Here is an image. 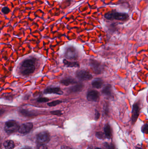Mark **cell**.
I'll use <instances>...</instances> for the list:
<instances>
[{
  "label": "cell",
  "instance_id": "cell-1",
  "mask_svg": "<svg viewBox=\"0 0 148 149\" xmlns=\"http://www.w3.org/2000/svg\"><path fill=\"white\" fill-rule=\"evenodd\" d=\"M35 70V62L32 59H27L22 63L20 71L24 75L32 74Z\"/></svg>",
  "mask_w": 148,
  "mask_h": 149
},
{
  "label": "cell",
  "instance_id": "cell-2",
  "mask_svg": "<svg viewBox=\"0 0 148 149\" xmlns=\"http://www.w3.org/2000/svg\"><path fill=\"white\" fill-rule=\"evenodd\" d=\"M105 18L109 20H117L119 21L126 20L129 18V15L126 13L117 12H109L105 15Z\"/></svg>",
  "mask_w": 148,
  "mask_h": 149
},
{
  "label": "cell",
  "instance_id": "cell-3",
  "mask_svg": "<svg viewBox=\"0 0 148 149\" xmlns=\"http://www.w3.org/2000/svg\"><path fill=\"white\" fill-rule=\"evenodd\" d=\"M89 65L95 74H100L103 73V66L100 62L95 59H90Z\"/></svg>",
  "mask_w": 148,
  "mask_h": 149
},
{
  "label": "cell",
  "instance_id": "cell-4",
  "mask_svg": "<svg viewBox=\"0 0 148 149\" xmlns=\"http://www.w3.org/2000/svg\"><path fill=\"white\" fill-rule=\"evenodd\" d=\"M65 56L67 59L76 60L78 59V53L74 47H68L66 49Z\"/></svg>",
  "mask_w": 148,
  "mask_h": 149
},
{
  "label": "cell",
  "instance_id": "cell-5",
  "mask_svg": "<svg viewBox=\"0 0 148 149\" xmlns=\"http://www.w3.org/2000/svg\"><path fill=\"white\" fill-rule=\"evenodd\" d=\"M19 126L17 122L15 120H9L6 122L4 129L8 133H12L18 130Z\"/></svg>",
  "mask_w": 148,
  "mask_h": 149
},
{
  "label": "cell",
  "instance_id": "cell-6",
  "mask_svg": "<svg viewBox=\"0 0 148 149\" xmlns=\"http://www.w3.org/2000/svg\"><path fill=\"white\" fill-rule=\"evenodd\" d=\"M76 77L80 81H88L92 79V75L87 71L85 70H80L76 73Z\"/></svg>",
  "mask_w": 148,
  "mask_h": 149
},
{
  "label": "cell",
  "instance_id": "cell-7",
  "mask_svg": "<svg viewBox=\"0 0 148 149\" xmlns=\"http://www.w3.org/2000/svg\"><path fill=\"white\" fill-rule=\"evenodd\" d=\"M37 142L39 144H44L49 141V134L46 132H42L39 133L37 137Z\"/></svg>",
  "mask_w": 148,
  "mask_h": 149
},
{
  "label": "cell",
  "instance_id": "cell-8",
  "mask_svg": "<svg viewBox=\"0 0 148 149\" xmlns=\"http://www.w3.org/2000/svg\"><path fill=\"white\" fill-rule=\"evenodd\" d=\"M87 98L89 101L97 102L100 99V93L96 90H89L87 94Z\"/></svg>",
  "mask_w": 148,
  "mask_h": 149
},
{
  "label": "cell",
  "instance_id": "cell-9",
  "mask_svg": "<svg viewBox=\"0 0 148 149\" xmlns=\"http://www.w3.org/2000/svg\"><path fill=\"white\" fill-rule=\"evenodd\" d=\"M33 127V124L32 122H27L23 124L21 126H20L18 131L22 134H26L28 133L32 129Z\"/></svg>",
  "mask_w": 148,
  "mask_h": 149
},
{
  "label": "cell",
  "instance_id": "cell-10",
  "mask_svg": "<svg viewBox=\"0 0 148 149\" xmlns=\"http://www.w3.org/2000/svg\"><path fill=\"white\" fill-rule=\"evenodd\" d=\"M44 93L46 94H55L58 95H62L64 94L60 88L58 87H49L47 88L44 90Z\"/></svg>",
  "mask_w": 148,
  "mask_h": 149
},
{
  "label": "cell",
  "instance_id": "cell-11",
  "mask_svg": "<svg viewBox=\"0 0 148 149\" xmlns=\"http://www.w3.org/2000/svg\"><path fill=\"white\" fill-rule=\"evenodd\" d=\"M140 108L139 104L138 103H135L134 104L132 108V122H135L139 116V113Z\"/></svg>",
  "mask_w": 148,
  "mask_h": 149
},
{
  "label": "cell",
  "instance_id": "cell-12",
  "mask_svg": "<svg viewBox=\"0 0 148 149\" xmlns=\"http://www.w3.org/2000/svg\"><path fill=\"white\" fill-rule=\"evenodd\" d=\"M102 93L104 95L110 98L112 96V87L111 85L107 84L105 86L102 91Z\"/></svg>",
  "mask_w": 148,
  "mask_h": 149
},
{
  "label": "cell",
  "instance_id": "cell-13",
  "mask_svg": "<svg viewBox=\"0 0 148 149\" xmlns=\"http://www.w3.org/2000/svg\"><path fill=\"white\" fill-rule=\"evenodd\" d=\"M84 88V85L81 83H77L76 85L69 88V91L71 93H76L81 91Z\"/></svg>",
  "mask_w": 148,
  "mask_h": 149
},
{
  "label": "cell",
  "instance_id": "cell-14",
  "mask_svg": "<svg viewBox=\"0 0 148 149\" xmlns=\"http://www.w3.org/2000/svg\"><path fill=\"white\" fill-rule=\"evenodd\" d=\"M60 83L65 86H68L70 85H74L77 83L75 79L72 78H67L62 79L60 81Z\"/></svg>",
  "mask_w": 148,
  "mask_h": 149
},
{
  "label": "cell",
  "instance_id": "cell-15",
  "mask_svg": "<svg viewBox=\"0 0 148 149\" xmlns=\"http://www.w3.org/2000/svg\"><path fill=\"white\" fill-rule=\"evenodd\" d=\"M63 63L64 64V66L67 67L73 68V67H79L80 64L77 62H71L67 60V59H64L63 60Z\"/></svg>",
  "mask_w": 148,
  "mask_h": 149
},
{
  "label": "cell",
  "instance_id": "cell-16",
  "mask_svg": "<svg viewBox=\"0 0 148 149\" xmlns=\"http://www.w3.org/2000/svg\"><path fill=\"white\" fill-rule=\"evenodd\" d=\"M103 82L101 79H96L94 80L92 83V86L96 89H100L103 86Z\"/></svg>",
  "mask_w": 148,
  "mask_h": 149
},
{
  "label": "cell",
  "instance_id": "cell-17",
  "mask_svg": "<svg viewBox=\"0 0 148 149\" xmlns=\"http://www.w3.org/2000/svg\"><path fill=\"white\" fill-rule=\"evenodd\" d=\"M4 146L6 149H13L15 148V145L13 141L7 140L4 143Z\"/></svg>",
  "mask_w": 148,
  "mask_h": 149
},
{
  "label": "cell",
  "instance_id": "cell-18",
  "mask_svg": "<svg viewBox=\"0 0 148 149\" xmlns=\"http://www.w3.org/2000/svg\"><path fill=\"white\" fill-rule=\"evenodd\" d=\"M104 132L105 133V136L108 138H110L112 136V131L110 126L108 124L105 125L104 127Z\"/></svg>",
  "mask_w": 148,
  "mask_h": 149
},
{
  "label": "cell",
  "instance_id": "cell-19",
  "mask_svg": "<svg viewBox=\"0 0 148 149\" xmlns=\"http://www.w3.org/2000/svg\"><path fill=\"white\" fill-rule=\"evenodd\" d=\"M62 102L61 100H55V101H52L51 102H49L47 103V105L48 106H50V107H52V106H56L57 105H59Z\"/></svg>",
  "mask_w": 148,
  "mask_h": 149
},
{
  "label": "cell",
  "instance_id": "cell-20",
  "mask_svg": "<svg viewBox=\"0 0 148 149\" xmlns=\"http://www.w3.org/2000/svg\"><path fill=\"white\" fill-rule=\"evenodd\" d=\"M20 113L21 114H22L23 115H25V116H32L34 115L33 113H31V112L25 110V109H22L20 110Z\"/></svg>",
  "mask_w": 148,
  "mask_h": 149
},
{
  "label": "cell",
  "instance_id": "cell-21",
  "mask_svg": "<svg viewBox=\"0 0 148 149\" xmlns=\"http://www.w3.org/2000/svg\"><path fill=\"white\" fill-rule=\"evenodd\" d=\"M49 100V99L48 98L46 97H40L38 99L37 101L40 103H44V102H48Z\"/></svg>",
  "mask_w": 148,
  "mask_h": 149
},
{
  "label": "cell",
  "instance_id": "cell-22",
  "mask_svg": "<svg viewBox=\"0 0 148 149\" xmlns=\"http://www.w3.org/2000/svg\"><path fill=\"white\" fill-rule=\"evenodd\" d=\"M51 114L54 115H59L60 116L62 115V112L60 110H55V111H53L51 112Z\"/></svg>",
  "mask_w": 148,
  "mask_h": 149
},
{
  "label": "cell",
  "instance_id": "cell-23",
  "mask_svg": "<svg viewBox=\"0 0 148 149\" xmlns=\"http://www.w3.org/2000/svg\"><path fill=\"white\" fill-rule=\"evenodd\" d=\"M10 9L9 8H8V7H4L3 9H2V11L3 12V13H4V14H8V13H9L10 12Z\"/></svg>",
  "mask_w": 148,
  "mask_h": 149
},
{
  "label": "cell",
  "instance_id": "cell-24",
  "mask_svg": "<svg viewBox=\"0 0 148 149\" xmlns=\"http://www.w3.org/2000/svg\"><path fill=\"white\" fill-rule=\"evenodd\" d=\"M37 149H47V147L44 144H40Z\"/></svg>",
  "mask_w": 148,
  "mask_h": 149
},
{
  "label": "cell",
  "instance_id": "cell-25",
  "mask_svg": "<svg viewBox=\"0 0 148 149\" xmlns=\"http://www.w3.org/2000/svg\"><path fill=\"white\" fill-rule=\"evenodd\" d=\"M95 118L96 120H98V119L100 117V113H99V112L97 110H95Z\"/></svg>",
  "mask_w": 148,
  "mask_h": 149
},
{
  "label": "cell",
  "instance_id": "cell-26",
  "mask_svg": "<svg viewBox=\"0 0 148 149\" xmlns=\"http://www.w3.org/2000/svg\"><path fill=\"white\" fill-rule=\"evenodd\" d=\"M61 149H72L71 148L67 146H62L61 148Z\"/></svg>",
  "mask_w": 148,
  "mask_h": 149
},
{
  "label": "cell",
  "instance_id": "cell-27",
  "mask_svg": "<svg viewBox=\"0 0 148 149\" xmlns=\"http://www.w3.org/2000/svg\"><path fill=\"white\" fill-rule=\"evenodd\" d=\"M22 149H30L29 148H23Z\"/></svg>",
  "mask_w": 148,
  "mask_h": 149
},
{
  "label": "cell",
  "instance_id": "cell-28",
  "mask_svg": "<svg viewBox=\"0 0 148 149\" xmlns=\"http://www.w3.org/2000/svg\"><path fill=\"white\" fill-rule=\"evenodd\" d=\"M96 149H102L101 148H96Z\"/></svg>",
  "mask_w": 148,
  "mask_h": 149
},
{
  "label": "cell",
  "instance_id": "cell-29",
  "mask_svg": "<svg viewBox=\"0 0 148 149\" xmlns=\"http://www.w3.org/2000/svg\"><path fill=\"white\" fill-rule=\"evenodd\" d=\"M69 1H71V0H69Z\"/></svg>",
  "mask_w": 148,
  "mask_h": 149
}]
</instances>
